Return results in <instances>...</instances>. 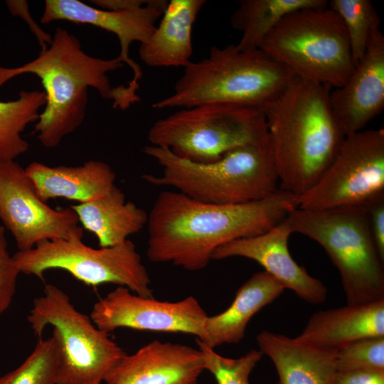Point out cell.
Listing matches in <instances>:
<instances>
[{
    "mask_svg": "<svg viewBox=\"0 0 384 384\" xmlns=\"http://www.w3.org/2000/svg\"><path fill=\"white\" fill-rule=\"evenodd\" d=\"M298 208V196L279 189L262 200L215 204L164 191L148 214L146 254L188 271L204 269L214 252L235 240L264 233Z\"/></svg>",
    "mask_w": 384,
    "mask_h": 384,
    "instance_id": "1",
    "label": "cell"
},
{
    "mask_svg": "<svg viewBox=\"0 0 384 384\" xmlns=\"http://www.w3.org/2000/svg\"><path fill=\"white\" fill-rule=\"evenodd\" d=\"M332 87L294 77L265 110L280 190H309L336 155L345 135L331 110Z\"/></svg>",
    "mask_w": 384,
    "mask_h": 384,
    "instance_id": "2",
    "label": "cell"
},
{
    "mask_svg": "<svg viewBox=\"0 0 384 384\" xmlns=\"http://www.w3.org/2000/svg\"><path fill=\"white\" fill-rule=\"evenodd\" d=\"M123 65L117 57L106 60L89 55L76 36L58 27L51 43L36 59L16 68L0 65V87L22 74L31 73L41 79L46 103L34 132L43 146L53 148L82 124L89 87L104 99L113 100L114 87L107 73Z\"/></svg>",
    "mask_w": 384,
    "mask_h": 384,
    "instance_id": "3",
    "label": "cell"
},
{
    "mask_svg": "<svg viewBox=\"0 0 384 384\" xmlns=\"http://www.w3.org/2000/svg\"><path fill=\"white\" fill-rule=\"evenodd\" d=\"M294 77L260 48L242 50L233 44L213 46L208 57L184 67L174 92L152 107L190 108L220 103L264 111Z\"/></svg>",
    "mask_w": 384,
    "mask_h": 384,
    "instance_id": "4",
    "label": "cell"
},
{
    "mask_svg": "<svg viewBox=\"0 0 384 384\" xmlns=\"http://www.w3.org/2000/svg\"><path fill=\"white\" fill-rule=\"evenodd\" d=\"M142 151L162 169L159 175L143 174L144 181L174 188L202 202L245 203L268 198L279 189L270 143L234 149L210 163L192 161L151 144Z\"/></svg>",
    "mask_w": 384,
    "mask_h": 384,
    "instance_id": "5",
    "label": "cell"
},
{
    "mask_svg": "<svg viewBox=\"0 0 384 384\" xmlns=\"http://www.w3.org/2000/svg\"><path fill=\"white\" fill-rule=\"evenodd\" d=\"M293 233L319 243L338 270L348 305L384 299V260L375 244L363 206L323 210H294Z\"/></svg>",
    "mask_w": 384,
    "mask_h": 384,
    "instance_id": "6",
    "label": "cell"
},
{
    "mask_svg": "<svg viewBox=\"0 0 384 384\" xmlns=\"http://www.w3.org/2000/svg\"><path fill=\"white\" fill-rule=\"evenodd\" d=\"M259 48L294 77L332 88L344 85L355 68L344 24L328 6L288 14Z\"/></svg>",
    "mask_w": 384,
    "mask_h": 384,
    "instance_id": "7",
    "label": "cell"
},
{
    "mask_svg": "<svg viewBox=\"0 0 384 384\" xmlns=\"http://www.w3.org/2000/svg\"><path fill=\"white\" fill-rule=\"evenodd\" d=\"M148 140L198 163L215 161L240 146L269 144L264 111L220 103L185 108L158 119Z\"/></svg>",
    "mask_w": 384,
    "mask_h": 384,
    "instance_id": "8",
    "label": "cell"
},
{
    "mask_svg": "<svg viewBox=\"0 0 384 384\" xmlns=\"http://www.w3.org/2000/svg\"><path fill=\"white\" fill-rule=\"evenodd\" d=\"M27 321L39 338L47 326L53 328L59 352L57 384H102L127 353L90 316L78 311L65 292L51 284L34 299Z\"/></svg>",
    "mask_w": 384,
    "mask_h": 384,
    "instance_id": "9",
    "label": "cell"
},
{
    "mask_svg": "<svg viewBox=\"0 0 384 384\" xmlns=\"http://www.w3.org/2000/svg\"><path fill=\"white\" fill-rule=\"evenodd\" d=\"M84 229L68 239L43 240L12 255L20 273L43 280L45 272L60 269L87 285L115 284L143 297H152L151 279L135 245L129 239L98 249L82 241Z\"/></svg>",
    "mask_w": 384,
    "mask_h": 384,
    "instance_id": "10",
    "label": "cell"
},
{
    "mask_svg": "<svg viewBox=\"0 0 384 384\" xmlns=\"http://www.w3.org/2000/svg\"><path fill=\"white\" fill-rule=\"evenodd\" d=\"M384 193V130L345 137L318 181L298 196V208L323 210L363 206Z\"/></svg>",
    "mask_w": 384,
    "mask_h": 384,
    "instance_id": "11",
    "label": "cell"
},
{
    "mask_svg": "<svg viewBox=\"0 0 384 384\" xmlns=\"http://www.w3.org/2000/svg\"><path fill=\"white\" fill-rule=\"evenodd\" d=\"M0 219L20 251L43 240L68 239L82 229L71 208L55 210L38 196L25 169L14 160L0 161Z\"/></svg>",
    "mask_w": 384,
    "mask_h": 384,
    "instance_id": "12",
    "label": "cell"
},
{
    "mask_svg": "<svg viewBox=\"0 0 384 384\" xmlns=\"http://www.w3.org/2000/svg\"><path fill=\"white\" fill-rule=\"evenodd\" d=\"M90 316L98 329L108 334L128 328L188 334L204 341L208 316L193 296L178 302L159 301L118 286L95 303Z\"/></svg>",
    "mask_w": 384,
    "mask_h": 384,
    "instance_id": "13",
    "label": "cell"
},
{
    "mask_svg": "<svg viewBox=\"0 0 384 384\" xmlns=\"http://www.w3.org/2000/svg\"><path fill=\"white\" fill-rule=\"evenodd\" d=\"M167 4L165 0H149L138 9L112 11L95 8L78 0H46L41 22L67 21L88 24L116 35L120 45L117 58L133 72V77L127 85H122L123 104L127 109L140 100L137 91L139 87V81L142 78L141 67L129 57L130 46L134 41L142 44L149 38Z\"/></svg>",
    "mask_w": 384,
    "mask_h": 384,
    "instance_id": "14",
    "label": "cell"
},
{
    "mask_svg": "<svg viewBox=\"0 0 384 384\" xmlns=\"http://www.w3.org/2000/svg\"><path fill=\"white\" fill-rule=\"evenodd\" d=\"M292 233L287 217L264 233L222 245L214 252L212 260L242 257L255 260L284 289L292 290L305 302L321 304L326 300L327 288L291 256L288 240Z\"/></svg>",
    "mask_w": 384,
    "mask_h": 384,
    "instance_id": "15",
    "label": "cell"
},
{
    "mask_svg": "<svg viewBox=\"0 0 384 384\" xmlns=\"http://www.w3.org/2000/svg\"><path fill=\"white\" fill-rule=\"evenodd\" d=\"M332 112L345 137L363 130L384 107V36L375 29L363 57L341 87L331 90Z\"/></svg>",
    "mask_w": 384,
    "mask_h": 384,
    "instance_id": "16",
    "label": "cell"
},
{
    "mask_svg": "<svg viewBox=\"0 0 384 384\" xmlns=\"http://www.w3.org/2000/svg\"><path fill=\"white\" fill-rule=\"evenodd\" d=\"M204 370L199 348L154 340L123 356L103 384H197Z\"/></svg>",
    "mask_w": 384,
    "mask_h": 384,
    "instance_id": "17",
    "label": "cell"
},
{
    "mask_svg": "<svg viewBox=\"0 0 384 384\" xmlns=\"http://www.w3.org/2000/svg\"><path fill=\"white\" fill-rule=\"evenodd\" d=\"M378 337H384V299L318 311L295 339L337 350L361 339Z\"/></svg>",
    "mask_w": 384,
    "mask_h": 384,
    "instance_id": "18",
    "label": "cell"
},
{
    "mask_svg": "<svg viewBox=\"0 0 384 384\" xmlns=\"http://www.w3.org/2000/svg\"><path fill=\"white\" fill-rule=\"evenodd\" d=\"M260 351L274 363L279 384H331L336 350L299 342L268 331L257 334Z\"/></svg>",
    "mask_w": 384,
    "mask_h": 384,
    "instance_id": "19",
    "label": "cell"
},
{
    "mask_svg": "<svg viewBox=\"0 0 384 384\" xmlns=\"http://www.w3.org/2000/svg\"><path fill=\"white\" fill-rule=\"evenodd\" d=\"M38 196L45 203L62 198L79 203L89 202L110 193L116 174L107 163L88 161L79 166H50L33 161L25 168Z\"/></svg>",
    "mask_w": 384,
    "mask_h": 384,
    "instance_id": "20",
    "label": "cell"
},
{
    "mask_svg": "<svg viewBox=\"0 0 384 384\" xmlns=\"http://www.w3.org/2000/svg\"><path fill=\"white\" fill-rule=\"evenodd\" d=\"M205 0H171L149 38L139 47L151 67H186L193 53L192 29Z\"/></svg>",
    "mask_w": 384,
    "mask_h": 384,
    "instance_id": "21",
    "label": "cell"
},
{
    "mask_svg": "<svg viewBox=\"0 0 384 384\" xmlns=\"http://www.w3.org/2000/svg\"><path fill=\"white\" fill-rule=\"evenodd\" d=\"M284 290V287L266 271L253 274L237 290L227 309L208 316L206 337L201 342L213 348L224 343H239L244 338L252 316L279 297Z\"/></svg>",
    "mask_w": 384,
    "mask_h": 384,
    "instance_id": "22",
    "label": "cell"
},
{
    "mask_svg": "<svg viewBox=\"0 0 384 384\" xmlns=\"http://www.w3.org/2000/svg\"><path fill=\"white\" fill-rule=\"evenodd\" d=\"M70 208L82 228L95 235L100 247L124 242L129 235L140 232L148 221L146 211L126 201L124 192L115 185L106 196Z\"/></svg>",
    "mask_w": 384,
    "mask_h": 384,
    "instance_id": "23",
    "label": "cell"
},
{
    "mask_svg": "<svg viewBox=\"0 0 384 384\" xmlns=\"http://www.w3.org/2000/svg\"><path fill=\"white\" fill-rule=\"evenodd\" d=\"M327 6L326 0H241L230 18L232 26L242 33L236 46L242 50L257 49L288 14L303 9Z\"/></svg>",
    "mask_w": 384,
    "mask_h": 384,
    "instance_id": "24",
    "label": "cell"
},
{
    "mask_svg": "<svg viewBox=\"0 0 384 384\" xmlns=\"http://www.w3.org/2000/svg\"><path fill=\"white\" fill-rule=\"evenodd\" d=\"M46 103L45 92L38 90H21L17 99L0 101V161H14L28 151L29 144L21 133L38 120Z\"/></svg>",
    "mask_w": 384,
    "mask_h": 384,
    "instance_id": "25",
    "label": "cell"
},
{
    "mask_svg": "<svg viewBox=\"0 0 384 384\" xmlns=\"http://www.w3.org/2000/svg\"><path fill=\"white\" fill-rule=\"evenodd\" d=\"M328 7L344 24L356 65L365 55L373 31L379 28L380 18L370 0H331Z\"/></svg>",
    "mask_w": 384,
    "mask_h": 384,
    "instance_id": "26",
    "label": "cell"
},
{
    "mask_svg": "<svg viewBox=\"0 0 384 384\" xmlns=\"http://www.w3.org/2000/svg\"><path fill=\"white\" fill-rule=\"evenodd\" d=\"M59 352L55 338H39L33 351L16 369L0 378V384H57Z\"/></svg>",
    "mask_w": 384,
    "mask_h": 384,
    "instance_id": "27",
    "label": "cell"
},
{
    "mask_svg": "<svg viewBox=\"0 0 384 384\" xmlns=\"http://www.w3.org/2000/svg\"><path fill=\"white\" fill-rule=\"evenodd\" d=\"M197 345L203 359L205 370L209 371L218 384H250L249 376L263 353L250 350L238 358L224 357L201 341Z\"/></svg>",
    "mask_w": 384,
    "mask_h": 384,
    "instance_id": "28",
    "label": "cell"
},
{
    "mask_svg": "<svg viewBox=\"0 0 384 384\" xmlns=\"http://www.w3.org/2000/svg\"><path fill=\"white\" fill-rule=\"evenodd\" d=\"M337 371L384 370V337L361 339L336 350Z\"/></svg>",
    "mask_w": 384,
    "mask_h": 384,
    "instance_id": "29",
    "label": "cell"
},
{
    "mask_svg": "<svg viewBox=\"0 0 384 384\" xmlns=\"http://www.w3.org/2000/svg\"><path fill=\"white\" fill-rule=\"evenodd\" d=\"M19 274L12 256L7 250L5 228L0 225V316L12 302Z\"/></svg>",
    "mask_w": 384,
    "mask_h": 384,
    "instance_id": "30",
    "label": "cell"
},
{
    "mask_svg": "<svg viewBox=\"0 0 384 384\" xmlns=\"http://www.w3.org/2000/svg\"><path fill=\"white\" fill-rule=\"evenodd\" d=\"M363 206L368 214L375 244L384 260V193L373 197Z\"/></svg>",
    "mask_w": 384,
    "mask_h": 384,
    "instance_id": "31",
    "label": "cell"
},
{
    "mask_svg": "<svg viewBox=\"0 0 384 384\" xmlns=\"http://www.w3.org/2000/svg\"><path fill=\"white\" fill-rule=\"evenodd\" d=\"M331 384H384V370H336Z\"/></svg>",
    "mask_w": 384,
    "mask_h": 384,
    "instance_id": "32",
    "label": "cell"
},
{
    "mask_svg": "<svg viewBox=\"0 0 384 384\" xmlns=\"http://www.w3.org/2000/svg\"><path fill=\"white\" fill-rule=\"evenodd\" d=\"M9 11L14 16H21L26 21L31 31L36 36L38 43L42 48L46 50L52 42L53 36L42 30L32 18L29 11L27 1H7Z\"/></svg>",
    "mask_w": 384,
    "mask_h": 384,
    "instance_id": "33",
    "label": "cell"
},
{
    "mask_svg": "<svg viewBox=\"0 0 384 384\" xmlns=\"http://www.w3.org/2000/svg\"><path fill=\"white\" fill-rule=\"evenodd\" d=\"M149 0H91L97 8L112 11L138 9L146 5Z\"/></svg>",
    "mask_w": 384,
    "mask_h": 384,
    "instance_id": "34",
    "label": "cell"
}]
</instances>
